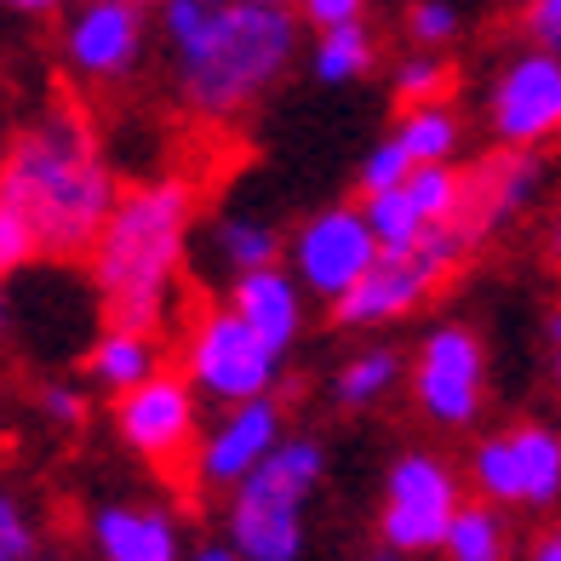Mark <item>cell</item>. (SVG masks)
Wrapping results in <instances>:
<instances>
[{
	"mask_svg": "<svg viewBox=\"0 0 561 561\" xmlns=\"http://www.w3.org/2000/svg\"><path fill=\"white\" fill-rule=\"evenodd\" d=\"M190 184L167 178L138 195H121L92 247L98 287L110 298V327L126 333H149L167 310L172 270L184 259V229H190Z\"/></svg>",
	"mask_w": 561,
	"mask_h": 561,
	"instance_id": "cell-3",
	"label": "cell"
},
{
	"mask_svg": "<svg viewBox=\"0 0 561 561\" xmlns=\"http://www.w3.org/2000/svg\"><path fill=\"white\" fill-rule=\"evenodd\" d=\"M92 373L104 378L110 390H133L156 373V344H149V333L110 327V339H98V350H92Z\"/></svg>",
	"mask_w": 561,
	"mask_h": 561,
	"instance_id": "cell-18",
	"label": "cell"
},
{
	"mask_svg": "<svg viewBox=\"0 0 561 561\" xmlns=\"http://www.w3.org/2000/svg\"><path fill=\"white\" fill-rule=\"evenodd\" d=\"M390 385H396V355H390V350L355 355V362L339 373V401H350V407H367L373 396H385Z\"/></svg>",
	"mask_w": 561,
	"mask_h": 561,
	"instance_id": "cell-25",
	"label": "cell"
},
{
	"mask_svg": "<svg viewBox=\"0 0 561 561\" xmlns=\"http://www.w3.org/2000/svg\"><path fill=\"white\" fill-rule=\"evenodd\" d=\"M453 561H499L504 556V522L493 504H458V516L447 527V545Z\"/></svg>",
	"mask_w": 561,
	"mask_h": 561,
	"instance_id": "cell-20",
	"label": "cell"
},
{
	"mask_svg": "<svg viewBox=\"0 0 561 561\" xmlns=\"http://www.w3.org/2000/svg\"><path fill=\"white\" fill-rule=\"evenodd\" d=\"M92 539L110 561H172L178 556V533L156 510H133V504H110L98 510Z\"/></svg>",
	"mask_w": 561,
	"mask_h": 561,
	"instance_id": "cell-16",
	"label": "cell"
},
{
	"mask_svg": "<svg viewBox=\"0 0 561 561\" xmlns=\"http://www.w3.org/2000/svg\"><path fill=\"white\" fill-rule=\"evenodd\" d=\"M493 133L499 144H550L561 133V53L533 46L499 75L493 87Z\"/></svg>",
	"mask_w": 561,
	"mask_h": 561,
	"instance_id": "cell-9",
	"label": "cell"
},
{
	"mask_svg": "<svg viewBox=\"0 0 561 561\" xmlns=\"http://www.w3.org/2000/svg\"><path fill=\"white\" fill-rule=\"evenodd\" d=\"M115 419H121L126 447L144 453V458H156V465H172V458L190 447V436H195L190 385H184V378H172V373H149L144 385L121 390Z\"/></svg>",
	"mask_w": 561,
	"mask_h": 561,
	"instance_id": "cell-10",
	"label": "cell"
},
{
	"mask_svg": "<svg viewBox=\"0 0 561 561\" xmlns=\"http://www.w3.org/2000/svg\"><path fill=\"white\" fill-rule=\"evenodd\" d=\"M550 373H556V385H561V310L550 316Z\"/></svg>",
	"mask_w": 561,
	"mask_h": 561,
	"instance_id": "cell-34",
	"label": "cell"
},
{
	"mask_svg": "<svg viewBox=\"0 0 561 561\" xmlns=\"http://www.w3.org/2000/svg\"><path fill=\"white\" fill-rule=\"evenodd\" d=\"M476 488L488 493L493 504H527L545 510L561 499V436L545 424H516L499 430L476 447L470 458Z\"/></svg>",
	"mask_w": 561,
	"mask_h": 561,
	"instance_id": "cell-5",
	"label": "cell"
},
{
	"mask_svg": "<svg viewBox=\"0 0 561 561\" xmlns=\"http://www.w3.org/2000/svg\"><path fill=\"white\" fill-rule=\"evenodd\" d=\"M46 413L58 424H81V396L75 390H46Z\"/></svg>",
	"mask_w": 561,
	"mask_h": 561,
	"instance_id": "cell-33",
	"label": "cell"
},
{
	"mask_svg": "<svg viewBox=\"0 0 561 561\" xmlns=\"http://www.w3.org/2000/svg\"><path fill=\"white\" fill-rule=\"evenodd\" d=\"M407 195L419 201V213L430 224H453L458 218V201H465V178H458L447 161H419L413 178H407Z\"/></svg>",
	"mask_w": 561,
	"mask_h": 561,
	"instance_id": "cell-22",
	"label": "cell"
},
{
	"mask_svg": "<svg viewBox=\"0 0 561 561\" xmlns=\"http://www.w3.org/2000/svg\"><path fill=\"white\" fill-rule=\"evenodd\" d=\"M298 510L293 499H275L259 488H236V510H229V539L247 561H293L298 556Z\"/></svg>",
	"mask_w": 561,
	"mask_h": 561,
	"instance_id": "cell-15",
	"label": "cell"
},
{
	"mask_svg": "<svg viewBox=\"0 0 561 561\" xmlns=\"http://www.w3.org/2000/svg\"><path fill=\"white\" fill-rule=\"evenodd\" d=\"M367 218H373V236H378V247H385V252H413L424 241V229H430V218L419 213V201L407 195V184L373 190L367 195Z\"/></svg>",
	"mask_w": 561,
	"mask_h": 561,
	"instance_id": "cell-19",
	"label": "cell"
},
{
	"mask_svg": "<svg viewBox=\"0 0 561 561\" xmlns=\"http://www.w3.org/2000/svg\"><path fill=\"white\" fill-rule=\"evenodd\" d=\"M442 275H447V270L430 259L424 247H413V252H378V264L339 298V321H344V327L401 321V316H413L419 304L430 298V287H436Z\"/></svg>",
	"mask_w": 561,
	"mask_h": 561,
	"instance_id": "cell-11",
	"label": "cell"
},
{
	"mask_svg": "<svg viewBox=\"0 0 561 561\" xmlns=\"http://www.w3.org/2000/svg\"><path fill=\"white\" fill-rule=\"evenodd\" d=\"M539 561H561V527H550L539 539Z\"/></svg>",
	"mask_w": 561,
	"mask_h": 561,
	"instance_id": "cell-35",
	"label": "cell"
},
{
	"mask_svg": "<svg viewBox=\"0 0 561 561\" xmlns=\"http://www.w3.org/2000/svg\"><path fill=\"white\" fill-rule=\"evenodd\" d=\"M545 190V156L533 144H504V156L481 161L476 178H465V201H458V229L476 241L493 224H504L510 213L533 207V195Z\"/></svg>",
	"mask_w": 561,
	"mask_h": 561,
	"instance_id": "cell-12",
	"label": "cell"
},
{
	"mask_svg": "<svg viewBox=\"0 0 561 561\" xmlns=\"http://www.w3.org/2000/svg\"><path fill=\"white\" fill-rule=\"evenodd\" d=\"M138 7L133 0H87L81 12H75L69 23V58L81 64L87 75H121V69H133L138 58Z\"/></svg>",
	"mask_w": 561,
	"mask_h": 561,
	"instance_id": "cell-14",
	"label": "cell"
},
{
	"mask_svg": "<svg viewBox=\"0 0 561 561\" xmlns=\"http://www.w3.org/2000/svg\"><path fill=\"white\" fill-rule=\"evenodd\" d=\"M30 550H35L30 522L18 516V504H12V499H0V561H23Z\"/></svg>",
	"mask_w": 561,
	"mask_h": 561,
	"instance_id": "cell-30",
	"label": "cell"
},
{
	"mask_svg": "<svg viewBox=\"0 0 561 561\" xmlns=\"http://www.w3.org/2000/svg\"><path fill=\"white\" fill-rule=\"evenodd\" d=\"M413 156H407V144L401 138H390V144H378L373 156L362 161V190L373 195V190H396V184H407L413 178Z\"/></svg>",
	"mask_w": 561,
	"mask_h": 561,
	"instance_id": "cell-27",
	"label": "cell"
},
{
	"mask_svg": "<svg viewBox=\"0 0 561 561\" xmlns=\"http://www.w3.org/2000/svg\"><path fill=\"white\" fill-rule=\"evenodd\" d=\"M7 7H23V12H53L58 0H7Z\"/></svg>",
	"mask_w": 561,
	"mask_h": 561,
	"instance_id": "cell-36",
	"label": "cell"
},
{
	"mask_svg": "<svg viewBox=\"0 0 561 561\" xmlns=\"http://www.w3.org/2000/svg\"><path fill=\"white\" fill-rule=\"evenodd\" d=\"M481 385H488V362H481V339L470 327H436L424 339L413 396L436 424H470L481 413Z\"/></svg>",
	"mask_w": 561,
	"mask_h": 561,
	"instance_id": "cell-8",
	"label": "cell"
},
{
	"mask_svg": "<svg viewBox=\"0 0 561 561\" xmlns=\"http://www.w3.org/2000/svg\"><path fill=\"white\" fill-rule=\"evenodd\" d=\"M133 7H156V0H133Z\"/></svg>",
	"mask_w": 561,
	"mask_h": 561,
	"instance_id": "cell-38",
	"label": "cell"
},
{
	"mask_svg": "<svg viewBox=\"0 0 561 561\" xmlns=\"http://www.w3.org/2000/svg\"><path fill=\"white\" fill-rule=\"evenodd\" d=\"M41 252V236H35V224L23 218L12 201H0V275L7 270H23Z\"/></svg>",
	"mask_w": 561,
	"mask_h": 561,
	"instance_id": "cell-26",
	"label": "cell"
},
{
	"mask_svg": "<svg viewBox=\"0 0 561 561\" xmlns=\"http://www.w3.org/2000/svg\"><path fill=\"white\" fill-rule=\"evenodd\" d=\"M0 201H12L35 224L41 252L75 259V252L98 247L121 195H115V178L98 167L87 133L46 121L12 144L7 167H0Z\"/></svg>",
	"mask_w": 561,
	"mask_h": 561,
	"instance_id": "cell-2",
	"label": "cell"
},
{
	"mask_svg": "<svg viewBox=\"0 0 561 561\" xmlns=\"http://www.w3.org/2000/svg\"><path fill=\"white\" fill-rule=\"evenodd\" d=\"M218 247H224L229 270H264V264H275V259H280V241H275V229H270V224H252V218L224 224Z\"/></svg>",
	"mask_w": 561,
	"mask_h": 561,
	"instance_id": "cell-24",
	"label": "cell"
},
{
	"mask_svg": "<svg viewBox=\"0 0 561 561\" xmlns=\"http://www.w3.org/2000/svg\"><path fill=\"white\" fill-rule=\"evenodd\" d=\"M373 69V41L362 23H339V30H321L316 46V75L321 81H355V75Z\"/></svg>",
	"mask_w": 561,
	"mask_h": 561,
	"instance_id": "cell-21",
	"label": "cell"
},
{
	"mask_svg": "<svg viewBox=\"0 0 561 561\" xmlns=\"http://www.w3.org/2000/svg\"><path fill=\"white\" fill-rule=\"evenodd\" d=\"M522 30H527L533 46H550V53H561V0H527Z\"/></svg>",
	"mask_w": 561,
	"mask_h": 561,
	"instance_id": "cell-29",
	"label": "cell"
},
{
	"mask_svg": "<svg viewBox=\"0 0 561 561\" xmlns=\"http://www.w3.org/2000/svg\"><path fill=\"white\" fill-rule=\"evenodd\" d=\"M458 516V481L447 465L436 458H401L390 470V488H385V545L401 556H419V550H442L447 545V527Z\"/></svg>",
	"mask_w": 561,
	"mask_h": 561,
	"instance_id": "cell-6",
	"label": "cell"
},
{
	"mask_svg": "<svg viewBox=\"0 0 561 561\" xmlns=\"http://www.w3.org/2000/svg\"><path fill=\"white\" fill-rule=\"evenodd\" d=\"M280 350L252 327L236 304L224 316H207L190 339V378L218 401H252L275 385Z\"/></svg>",
	"mask_w": 561,
	"mask_h": 561,
	"instance_id": "cell-4",
	"label": "cell"
},
{
	"mask_svg": "<svg viewBox=\"0 0 561 561\" xmlns=\"http://www.w3.org/2000/svg\"><path fill=\"white\" fill-rule=\"evenodd\" d=\"M550 252H556V264H561V218H556V236H550Z\"/></svg>",
	"mask_w": 561,
	"mask_h": 561,
	"instance_id": "cell-37",
	"label": "cell"
},
{
	"mask_svg": "<svg viewBox=\"0 0 561 561\" xmlns=\"http://www.w3.org/2000/svg\"><path fill=\"white\" fill-rule=\"evenodd\" d=\"M442 92H447V69L436 58H413V64L396 69V98L407 110H413V104H436Z\"/></svg>",
	"mask_w": 561,
	"mask_h": 561,
	"instance_id": "cell-28",
	"label": "cell"
},
{
	"mask_svg": "<svg viewBox=\"0 0 561 561\" xmlns=\"http://www.w3.org/2000/svg\"><path fill=\"white\" fill-rule=\"evenodd\" d=\"M275 447H280V413L275 407L264 396L236 401V413L218 424V436L201 453V476L218 481V488H241Z\"/></svg>",
	"mask_w": 561,
	"mask_h": 561,
	"instance_id": "cell-13",
	"label": "cell"
},
{
	"mask_svg": "<svg viewBox=\"0 0 561 561\" xmlns=\"http://www.w3.org/2000/svg\"><path fill=\"white\" fill-rule=\"evenodd\" d=\"M236 310L259 327L275 350H287V344L298 339V287H293V280L280 275L275 264L241 270V280H236Z\"/></svg>",
	"mask_w": 561,
	"mask_h": 561,
	"instance_id": "cell-17",
	"label": "cell"
},
{
	"mask_svg": "<svg viewBox=\"0 0 561 561\" xmlns=\"http://www.w3.org/2000/svg\"><path fill=\"white\" fill-rule=\"evenodd\" d=\"M280 7H287V0H280Z\"/></svg>",
	"mask_w": 561,
	"mask_h": 561,
	"instance_id": "cell-39",
	"label": "cell"
},
{
	"mask_svg": "<svg viewBox=\"0 0 561 561\" xmlns=\"http://www.w3.org/2000/svg\"><path fill=\"white\" fill-rule=\"evenodd\" d=\"M413 41H453V30H458V12L453 7H442V0H424V7H413Z\"/></svg>",
	"mask_w": 561,
	"mask_h": 561,
	"instance_id": "cell-31",
	"label": "cell"
},
{
	"mask_svg": "<svg viewBox=\"0 0 561 561\" xmlns=\"http://www.w3.org/2000/svg\"><path fill=\"white\" fill-rule=\"evenodd\" d=\"M378 252L385 247H378V236H373L367 207H327V213H316L310 224L298 229L293 264H298L304 287L339 304L355 280L378 264Z\"/></svg>",
	"mask_w": 561,
	"mask_h": 561,
	"instance_id": "cell-7",
	"label": "cell"
},
{
	"mask_svg": "<svg viewBox=\"0 0 561 561\" xmlns=\"http://www.w3.org/2000/svg\"><path fill=\"white\" fill-rule=\"evenodd\" d=\"M367 0H304V18L316 23V30H339V23H355L362 18Z\"/></svg>",
	"mask_w": 561,
	"mask_h": 561,
	"instance_id": "cell-32",
	"label": "cell"
},
{
	"mask_svg": "<svg viewBox=\"0 0 561 561\" xmlns=\"http://www.w3.org/2000/svg\"><path fill=\"white\" fill-rule=\"evenodd\" d=\"M167 35L190 104L229 115L287 69L298 30L280 0H167Z\"/></svg>",
	"mask_w": 561,
	"mask_h": 561,
	"instance_id": "cell-1",
	"label": "cell"
},
{
	"mask_svg": "<svg viewBox=\"0 0 561 561\" xmlns=\"http://www.w3.org/2000/svg\"><path fill=\"white\" fill-rule=\"evenodd\" d=\"M396 138L407 144V156H413V161H447L453 144H458V121L447 110H436V104H413Z\"/></svg>",
	"mask_w": 561,
	"mask_h": 561,
	"instance_id": "cell-23",
	"label": "cell"
}]
</instances>
